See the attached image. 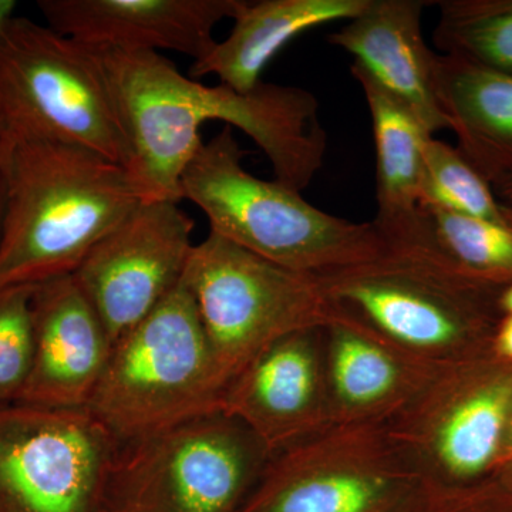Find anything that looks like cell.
<instances>
[{"label": "cell", "mask_w": 512, "mask_h": 512, "mask_svg": "<svg viewBox=\"0 0 512 512\" xmlns=\"http://www.w3.org/2000/svg\"><path fill=\"white\" fill-rule=\"evenodd\" d=\"M0 137L96 151L127 168L126 133L89 46L15 16L0 37Z\"/></svg>", "instance_id": "8992f818"}, {"label": "cell", "mask_w": 512, "mask_h": 512, "mask_svg": "<svg viewBox=\"0 0 512 512\" xmlns=\"http://www.w3.org/2000/svg\"><path fill=\"white\" fill-rule=\"evenodd\" d=\"M245 0H40L47 26L86 46L126 52L173 50L194 62L212 52L214 29Z\"/></svg>", "instance_id": "5bb4252c"}, {"label": "cell", "mask_w": 512, "mask_h": 512, "mask_svg": "<svg viewBox=\"0 0 512 512\" xmlns=\"http://www.w3.org/2000/svg\"><path fill=\"white\" fill-rule=\"evenodd\" d=\"M427 478L386 421L330 423L272 454L238 512H397Z\"/></svg>", "instance_id": "9c48e42d"}, {"label": "cell", "mask_w": 512, "mask_h": 512, "mask_svg": "<svg viewBox=\"0 0 512 512\" xmlns=\"http://www.w3.org/2000/svg\"><path fill=\"white\" fill-rule=\"evenodd\" d=\"M434 43L443 55L512 73V0H439Z\"/></svg>", "instance_id": "7402d4cb"}, {"label": "cell", "mask_w": 512, "mask_h": 512, "mask_svg": "<svg viewBox=\"0 0 512 512\" xmlns=\"http://www.w3.org/2000/svg\"><path fill=\"white\" fill-rule=\"evenodd\" d=\"M269 456L218 410L121 446L104 507L113 512H238Z\"/></svg>", "instance_id": "ba28073f"}, {"label": "cell", "mask_w": 512, "mask_h": 512, "mask_svg": "<svg viewBox=\"0 0 512 512\" xmlns=\"http://www.w3.org/2000/svg\"><path fill=\"white\" fill-rule=\"evenodd\" d=\"M222 389L265 348L336 319L316 276L252 254L220 235L194 245L185 268Z\"/></svg>", "instance_id": "52a82bcc"}, {"label": "cell", "mask_w": 512, "mask_h": 512, "mask_svg": "<svg viewBox=\"0 0 512 512\" xmlns=\"http://www.w3.org/2000/svg\"><path fill=\"white\" fill-rule=\"evenodd\" d=\"M494 355L512 365V315L503 316L493 338Z\"/></svg>", "instance_id": "484cf974"}, {"label": "cell", "mask_w": 512, "mask_h": 512, "mask_svg": "<svg viewBox=\"0 0 512 512\" xmlns=\"http://www.w3.org/2000/svg\"><path fill=\"white\" fill-rule=\"evenodd\" d=\"M352 74L360 84L376 147L377 214L373 224L394 244H410L423 231L420 181L429 133L403 101L383 89L356 63Z\"/></svg>", "instance_id": "d6986e66"}, {"label": "cell", "mask_w": 512, "mask_h": 512, "mask_svg": "<svg viewBox=\"0 0 512 512\" xmlns=\"http://www.w3.org/2000/svg\"><path fill=\"white\" fill-rule=\"evenodd\" d=\"M498 306H500L503 316L512 315V284L505 286L503 291L500 292Z\"/></svg>", "instance_id": "f546056e"}, {"label": "cell", "mask_w": 512, "mask_h": 512, "mask_svg": "<svg viewBox=\"0 0 512 512\" xmlns=\"http://www.w3.org/2000/svg\"><path fill=\"white\" fill-rule=\"evenodd\" d=\"M97 512H113V511H110L109 508L103 507V508H100V510Z\"/></svg>", "instance_id": "836d02e7"}, {"label": "cell", "mask_w": 512, "mask_h": 512, "mask_svg": "<svg viewBox=\"0 0 512 512\" xmlns=\"http://www.w3.org/2000/svg\"><path fill=\"white\" fill-rule=\"evenodd\" d=\"M87 409L0 406V512H97L120 451Z\"/></svg>", "instance_id": "30bf717a"}, {"label": "cell", "mask_w": 512, "mask_h": 512, "mask_svg": "<svg viewBox=\"0 0 512 512\" xmlns=\"http://www.w3.org/2000/svg\"><path fill=\"white\" fill-rule=\"evenodd\" d=\"M420 208L511 225L507 207L458 148L431 137L424 147Z\"/></svg>", "instance_id": "603a6c76"}, {"label": "cell", "mask_w": 512, "mask_h": 512, "mask_svg": "<svg viewBox=\"0 0 512 512\" xmlns=\"http://www.w3.org/2000/svg\"><path fill=\"white\" fill-rule=\"evenodd\" d=\"M424 0H369V5L338 32L330 45L346 50L383 89L403 101L431 136L448 128L436 89L437 53L423 36Z\"/></svg>", "instance_id": "2e32d148"}, {"label": "cell", "mask_w": 512, "mask_h": 512, "mask_svg": "<svg viewBox=\"0 0 512 512\" xmlns=\"http://www.w3.org/2000/svg\"><path fill=\"white\" fill-rule=\"evenodd\" d=\"M143 201L124 165L55 141L8 143L0 291L72 275Z\"/></svg>", "instance_id": "7a4b0ae2"}, {"label": "cell", "mask_w": 512, "mask_h": 512, "mask_svg": "<svg viewBox=\"0 0 512 512\" xmlns=\"http://www.w3.org/2000/svg\"><path fill=\"white\" fill-rule=\"evenodd\" d=\"M501 467L505 468V478H507L508 484L512 487V460L503 464Z\"/></svg>", "instance_id": "1f68e13d"}, {"label": "cell", "mask_w": 512, "mask_h": 512, "mask_svg": "<svg viewBox=\"0 0 512 512\" xmlns=\"http://www.w3.org/2000/svg\"><path fill=\"white\" fill-rule=\"evenodd\" d=\"M323 335L333 423L387 421L437 372L343 319Z\"/></svg>", "instance_id": "e0dca14e"}, {"label": "cell", "mask_w": 512, "mask_h": 512, "mask_svg": "<svg viewBox=\"0 0 512 512\" xmlns=\"http://www.w3.org/2000/svg\"><path fill=\"white\" fill-rule=\"evenodd\" d=\"M512 460V404L510 414H508L507 427H505L503 450H501L500 460L497 466H503Z\"/></svg>", "instance_id": "83f0119b"}, {"label": "cell", "mask_w": 512, "mask_h": 512, "mask_svg": "<svg viewBox=\"0 0 512 512\" xmlns=\"http://www.w3.org/2000/svg\"><path fill=\"white\" fill-rule=\"evenodd\" d=\"M130 148L128 173L143 201L181 202V177L202 141L201 126L224 121L264 151L275 181L309 187L322 168L326 133L318 99L301 87L261 82L247 93L205 86L156 52L92 47Z\"/></svg>", "instance_id": "6da1fadb"}, {"label": "cell", "mask_w": 512, "mask_h": 512, "mask_svg": "<svg viewBox=\"0 0 512 512\" xmlns=\"http://www.w3.org/2000/svg\"><path fill=\"white\" fill-rule=\"evenodd\" d=\"M194 227L180 202L141 201L77 266L72 275L113 345L181 284Z\"/></svg>", "instance_id": "7c38bea8"}, {"label": "cell", "mask_w": 512, "mask_h": 512, "mask_svg": "<svg viewBox=\"0 0 512 512\" xmlns=\"http://www.w3.org/2000/svg\"><path fill=\"white\" fill-rule=\"evenodd\" d=\"M32 313V370L16 403L86 409L113 349L103 320L73 275L35 285Z\"/></svg>", "instance_id": "9a60e30c"}, {"label": "cell", "mask_w": 512, "mask_h": 512, "mask_svg": "<svg viewBox=\"0 0 512 512\" xmlns=\"http://www.w3.org/2000/svg\"><path fill=\"white\" fill-rule=\"evenodd\" d=\"M8 198V143L0 137V231Z\"/></svg>", "instance_id": "4316f807"}, {"label": "cell", "mask_w": 512, "mask_h": 512, "mask_svg": "<svg viewBox=\"0 0 512 512\" xmlns=\"http://www.w3.org/2000/svg\"><path fill=\"white\" fill-rule=\"evenodd\" d=\"M336 318L440 370L470 360L503 318V289L480 284L441 264L424 249L392 244L359 264L318 274Z\"/></svg>", "instance_id": "3957f363"}, {"label": "cell", "mask_w": 512, "mask_h": 512, "mask_svg": "<svg viewBox=\"0 0 512 512\" xmlns=\"http://www.w3.org/2000/svg\"><path fill=\"white\" fill-rule=\"evenodd\" d=\"M507 207V205H505ZM507 218L508 222L512 225V207H507Z\"/></svg>", "instance_id": "d6a6232c"}, {"label": "cell", "mask_w": 512, "mask_h": 512, "mask_svg": "<svg viewBox=\"0 0 512 512\" xmlns=\"http://www.w3.org/2000/svg\"><path fill=\"white\" fill-rule=\"evenodd\" d=\"M33 286L0 291V406L18 402L33 363Z\"/></svg>", "instance_id": "cb8c5ba5"}, {"label": "cell", "mask_w": 512, "mask_h": 512, "mask_svg": "<svg viewBox=\"0 0 512 512\" xmlns=\"http://www.w3.org/2000/svg\"><path fill=\"white\" fill-rule=\"evenodd\" d=\"M423 212V235L410 247L424 249L480 284L500 289L512 284V225L440 210Z\"/></svg>", "instance_id": "44dd1931"}, {"label": "cell", "mask_w": 512, "mask_h": 512, "mask_svg": "<svg viewBox=\"0 0 512 512\" xmlns=\"http://www.w3.org/2000/svg\"><path fill=\"white\" fill-rule=\"evenodd\" d=\"M434 89L458 150L491 187L512 181V73L437 55Z\"/></svg>", "instance_id": "ac0fdd59"}, {"label": "cell", "mask_w": 512, "mask_h": 512, "mask_svg": "<svg viewBox=\"0 0 512 512\" xmlns=\"http://www.w3.org/2000/svg\"><path fill=\"white\" fill-rule=\"evenodd\" d=\"M222 389L190 289L181 281L121 336L86 407L119 441L136 443L221 410Z\"/></svg>", "instance_id": "5b68a950"}, {"label": "cell", "mask_w": 512, "mask_h": 512, "mask_svg": "<svg viewBox=\"0 0 512 512\" xmlns=\"http://www.w3.org/2000/svg\"><path fill=\"white\" fill-rule=\"evenodd\" d=\"M494 192L498 200L503 202L504 205H507V207H512V181L494 188Z\"/></svg>", "instance_id": "4dcf8cb0"}, {"label": "cell", "mask_w": 512, "mask_h": 512, "mask_svg": "<svg viewBox=\"0 0 512 512\" xmlns=\"http://www.w3.org/2000/svg\"><path fill=\"white\" fill-rule=\"evenodd\" d=\"M470 362L437 370L386 421L431 480L468 484L500 460L512 404V367Z\"/></svg>", "instance_id": "8fae6325"}, {"label": "cell", "mask_w": 512, "mask_h": 512, "mask_svg": "<svg viewBox=\"0 0 512 512\" xmlns=\"http://www.w3.org/2000/svg\"><path fill=\"white\" fill-rule=\"evenodd\" d=\"M397 512H463L450 484L427 478L416 494Z\"/></svg>", "instance_id": "d4e9b609"}, {"label": "cell", "mask_w": 512, "mask_h": 512, "mask_svg": "<svg viewBox=\"0 0 512 512\" xmlns=\"http://www.w3.org/2000/svg\"><path fill=\"white\" fill-rule=\"evenodd\" d=\"M369 0H261L247 2L227 39L191 64V77L215 74L221 84L247 93L261 83L269 62L291 40L338 20H352Z\"/></svg>", "instance_id": "ffe728a7"}, {"label": "cell", "mask_w": 512, "mask_h": 512, "mask_svg": "<svg viewBox=\"0 0 512 512\" xmlns=\"http://www.w3.org/2000/svg\"><path fill=\"white\" fill-rule=\"evenodd\" d=\"M221 410L247 426L269 456L333 423L323 328L299 330L262 350L229 384Z\"/></svg>", "instance_id": "4fadbf2b"}, {"label": "cell", "mask_w": 512, "mask_h": 512, "mask_svg": "<svg viewBox=\"0 0 512 512\" xmlns=\"http://www.w3.org/2000/svg\"><path fill=\"white\" fill-rule=\"evenodd\" d=\"M16 6H18V3L13 2V0H0V37L15 18Z\"/></svg>", "instance_id": "f1b7e54d"}, {"label": "cell", "mask_w": 512, "mask_h": 512, "mask_svg": "<svg viewBox=\"0 0 512 512\" xmlns=\"http://www.w3.org/2000/svg\"><path fill=\"white\" fill-rule=\"evenodd\" d=\"M232 127L202 144L181 177V195L220 235L275 264L318 275L369 261L389 247L372 222H352L309 204L301 192L248 173Z\"/></svg>", "instance_id": "277c9868"}]
</instances>
